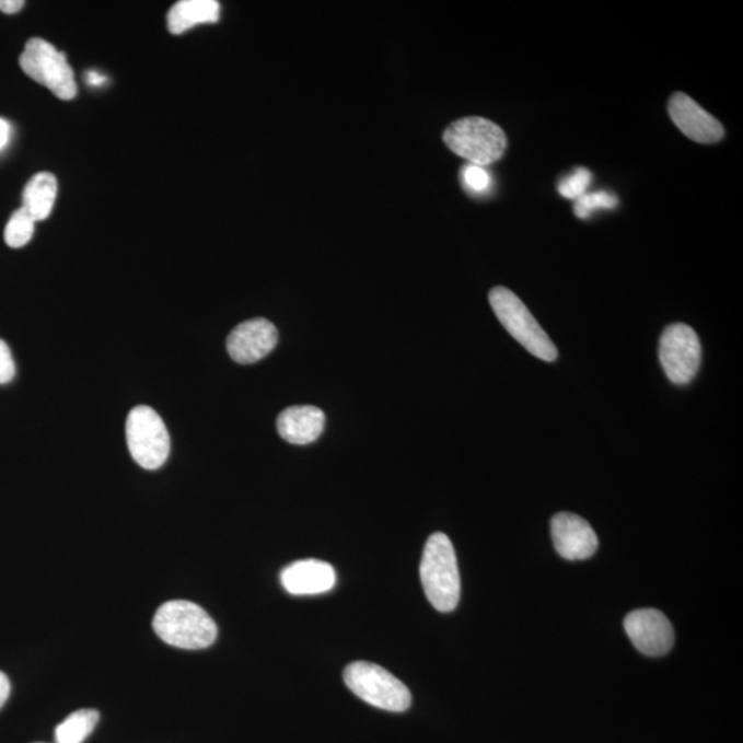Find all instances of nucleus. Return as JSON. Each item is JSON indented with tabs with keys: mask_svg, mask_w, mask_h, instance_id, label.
Here are the masks:
<instances>
[{
	"mask_svg": "<svg viewBox=\"0 0 743 743\" xmlns=\"http://www.w3.org/2000/svg\"><path fill=\"white\" fill-rule=\"evenodd\" d=\"M420 579L427 599L441 613H451L460 601V573L451 539L434 533L427 539L420 564Z\"/></svg>",
	"mask_w": 743,
	"mask_h": 743,
	"instance_id": "obj_1",
	"label": "nucleus"
},
{
	"mask_svg": "<svg viewBox=\"0 0 743 743\" xmlns=\"http://www.w3.org/2000/svg\"><path fill=\"white\" fill-rule=\"evenodd\" d=\"M618 205L616 196L611 191L599 190L593 194H585L574 202V213L577 218L587 219L599 210H613Z\"/></svg>",
	"mask_w": 743,
	"mask_h": 743,
	"instance_id": "obj_19",
	"label": "nucleus"
},
{
	"mask_svg": "<svg viewBox=\"0 0 743 743\" xmlns=\"http://www.w3.org/2000/svg\"><path fill=\"white\" fill-rule=\"evenodd\" d=\"M128 451L133 462L146 469H158L167 462L170 434L158 411L149 406H137L126 421Z\"/></svg>",
	"mask_w": 743,
	"mask_h": 743,
	"instance_id": "obj_7",
	"label": "nucleus"
},
{
	"mask_svg": "<svg viewBox=\"0 0 743 743\" xmlns=\"http://www.w3.org/2000/svg\"><path fill=\"white\" fill-rule=\"evenodd\" d=\"M98 721L100 713L97 710H77L57 727L56 741L57 743H82L94 731Z\"/></svg>",
	"mask_w": 743,
	"mask_h": 743,
	"instance_id": "obj_17",
	"label": "nucleus"
},
{
	"mask_svg": "<svg viewBox=\"0 0 743 743\" xmlns=\"http://www.w3.org/2000/svg\"><path fill=\"white\" fill-rule=\"evenodd\" d=\"M660 361L672 383L683 386L693 381L701 365V344L686 324H672L660 340Z\"/></svg>",
	"mask_w": 743,
	"mask_h": 743,
	"instance_id": "obj_8",
	"label": "nucleus"
},
{
	"mask_svg": "<svg viewBox=\"0 0 743 743\" xmlns=\"http://www.w3.org/2000/svg\"><path fill=\"white\" fill-rule=\"evenodd\" d=\"M85 79H88V83L91 85H101L106 82L104 74H101L97 71H90L88 74H85Z\"/></svg>",
	"mask_w": 743,
	"mask_h": 743,
	"instance_id": "obj_26",
	"label": "nucleus"
},
{
	"mask_svg": "<svg viewBox=\"0 0 743 743\" xmlns=\"http://www.w3.org/2000/svg\"><path fill=\"white\" fill-rule=\"evenodd\" d=\"M281 584L291 595H321L335 587L336 571L324 560H298L281 571Z\"/></svg>",
	"mask_w": 743,
	"mask_h": 743,
	"instance_id": "obj_13",
	"label": "nucleus"
},
{
	"mask_svg": "<svg viewBox=\"0 0 743 743\" xmlns=\"http://www.w3.org/2000/svg\"><path fill=\"white\" fill-rule=\"evenodd\" d=\"M624 627L636 649L645 655H665L675 643V632L670 619L655 608H640L629 613L625 617Z\"/></svg>",
	"mask_w": 743,
	"mask_h": 743,
	"instance_id": "obj_9",
	"label": "nucleus"
},
{
	"mask_svg": "<svg viewBox=\"0 0 743 743\" xmlns=\"http://www.w3.org/2000/svg\"><path fill=\"white\" fill-rule=\"evenodd\" d=\"M667 112L673 123L684 136L698 143L719 142L724 137V128L721 123L707 111L703 109L687 94L676 93L672 95Z\"/></svg>",
	"mask_w": 743,
	"mask_h": 743,
	"instance_id": "obj_12",
	"label": "nucleus"
},
{
	"mask_svg": "<svg viewBox=\"0 0 743 743\" xmlns=\"http://www.w3.org/2000/svg\"><path fill=\"white\" fill-rule=\"evenodd\" d=\"M489 302L502 327L531 355L547 362L558 358L554 341L514 292L504 287H496L489 293Z\"/></svg>",
	"mask_w": 743,
	"mask_h": 743,
	"instance_id": "obj_4",
	"label": "nucleus"
},
{
	"mask_svg": "<svg viewBox=\"0 0 743 743\" xmlns=\"http://www.w3.org/2000/svg\"><path fill=\"white\" fill-rule=\"evenodd\" d=\"M9 133H10L9 123L4 119H0V151H2L4 147H7V143L9 141Z\"/></svg>",
	"mask_w": 743,
	"mask_h": 743,
	"instance_id": "obj_25",
	"label": "nucleus"
},
{
	"mask_svg": "<svg viewBox=\"0 0 743 743\" xmlns=\"http://www.w3.org/2000/svg\"><path fill=\"white\" fill-rule=\"evenodd\" d=\"M58 182L50 173H39L30 179L23 194V210L35 222L50 217L57 199Z\"/></svg>",
	"mask_w": 743,
	"mask_h": 743,
	"instance_id": "obj_16",
	"label": "nucleus"
},
{
	"mask_svg": "<svg viewBox=\"0 0 743 743\" xmlns=\"http://www.w3.org/2000/svg\"><path fill=\"white\" fill-rule=\"evenodd\" d=\"M325 429V415L312 405L291 406L277 419V431L292 445H310L318 440Z\"/></svg>",
	"mask_w": 743,
	"mask_h": 743,
	"instance_id": "obj_14",
	"label": "nucleus"
},
{
	"mask_svg": "<svg viewBox=\"0 0 743 743\" xmlns=\"http://www.w3.org/2000/svg\"><path fill=\"white\" fill-rule=\"evenodd\" d=\"M464 186L474 194H485L491 186L489 171L479 165L468 164L462 171Z\"/></svg>",
	"mask_w": 743,
	"mask_h": 743,
	"instance_id": "obj_21",
	"label": "nucleus"
},
{
	"mask_svg": "<svg viewBox=\"0 0 743 743\" xmlns=\"http://www.w3.org/2000/svg\"><path fill=\"white\" fill-rule=\"evenodd\" d=\"M278 341L275 324L266 318L245 321L232 330L228 338V352L233 361L254 363L269 356Z\"/></svg>",
	"mask_w": 743,
	"mask_h": 743,
	"instance_id": "obj_10",
	"label": "nucleus"
},
{
	"mask_svg": "<svg viewBox=\"0 0 743 743\" xmlns=\"http://www.w3.org/2000/svg\"><path fill=\"white\" fill-rule=\"evenodd\" d=\"M35 221L23 208L13 212L4 229V242L10 248H21L31 242L35 232Z\"/></svg>",
	"mask_w": 743,
	"mask_h": 743,
	"instance_id": "obj_18",
	"label": "nucleus"
},
{
	"mask_svg": "<svg viewBox=\"0 0 743 743\" xmlns=\"http://www.w3.org/2000/svg\"><path fill=\"white\" fill-rule=\"evenodd\" d=\"M20 67L26 77L45 85L56 97L63 101L77 97L78 85L66 53L57 50L51 43L32 37L20 56Z\"/></svg>",
	"mask_w": 743,
	"mask_h": 743,
	"instance_id": "obj_6",
	"label": "nucleus"
},
{
	"mask_svg": "<svg viewBox=\"0 0 743 743\" xmlns=\"http://www.w3.org/2000/svg\"><path fill=\"white\" fill-rule=\"evenodd\" d=\"M24 7V0H0V12L4 14L19 13Z\"/></svg>",
	"mask_w": 743,
	"mask_h": 743,
	"instance_id": "obj_23",
	"label": "nucleus"
},
{
	"mask_svg": "<svg viewBox=\"0 0 743 743\" xmlns=\"http://www.w3.org/2000/svg\"><path fill=\"white\" fill-rule=\"evenodd\" d=\"M221 4L217 0H181L170 9L169 31L181 35L200 24L218 23Z\"/></svg>",
	"mask_w": 743,
	"mask_h": 743,
	"instance_id": "obj_15",
	"label": "nucleus"
},
{
	"mask_svg": "<svg viewBox=\"0 0 743 743\" xmlns=\"http://www.w3.org/2000/svg\"><path fill=\"white\" fill-rule=\"evenodd\" d=\"M592 174L590 170L577 169L573 173L565 176L559 182L558 191L565 199L577 200L587 194L588 186L591 185Z\"/></svg>",
	"mask_w": 743,
	"mask_h": 743,
	"instance_id": "obj_20",
	"label": "nucleus"
},
{
	"mask_svg": "<svg viewBox=\"0 0 743 743\" xmlns=\"http://www.w3.org/2000/svg\"><path fill=\"white\" fill-rule=\"evenodd\" d=\"M550 533L556 550L565 559L584 560L596 553V533L584 518L559 512L550 522Z\"/></svg>",
	"mask_w": 743,
	"mask_h": 743,
	"instance_id": "obj_11",
	"label": "nucleus"
},
{
	"mask_svg": "<svg viewBox=\"0 0 743 743\" xmlns=\"http://www.w3.org/2000/svg\"><path fill=\"white\" fill-rule=\"evenodd\" d=\"M443 141L457 156L485 169L504 156L507 149L506 132L496 123L478 116L452 123L443 132Z\"/></svg>",
	"mask_w": 743,
	"mask_h": 743,
	"instance_id": "obj_3",
	"label": "nucleus"
},
{
	"mask_svg": "<svg viewBox=\"0 0 743 743\" xmlns=\"http://www.w3.org/2000/svg\"><path fill=\"white\" fill-rule=\"evenodd\" d=\"M153 629L165 643L185 650L207 649L218 636L217 624L205 608L188 601H171L160 606Z\"/></svg>",
	"mask_w": 743,
	"mask_h": 743,
	"instance_id": "obj_2",
	"label": "nucleus"
},
{
	"mask_svg": "<svg viewBox=\"0 0 743 743\" xmlns=\"http://www.w3.org/2000/svg\"><path fill=\"white\" fill-rule=\"evenodd\" d=\"M15 376V363L7 341L0 339V384H8Z\"/></svg>",
	"mask_w": 743,
	"mask_h": 743,
	"instance_id": "obj_22",
	"label": "nucleus"
},
{
	"mask_svg": "<svg viewBox=\"0 0 743 743\" xmlns=\"http://www.w3.org/2000/svg\"><path fill=\"white\" fill-rule=\"evenodd\" d=\"M10 682L9 677L0 671V708L3 707L4 703L8 701L10 695Z\"/></svg>",
	"mask_w": 743,
	"mask_h": 743,
	"instance_id": "obj_24",
	"label": "nucleus"
},
{
	"mask_svg": "<svg viewBox=\"0 0 743 743\" xmlns=\"http://www.w3.org/2000/svg\"><path fill=\"white\" fill-rule=\"evenodd\" d=\"M346 686L372 707L400 713L408 710L411 695L408 687L384 667L371 662H352L345 671Z\"/></svg>",
	"mask_w": 743,
	"mask_h": 743,
	"instance_id": "obj_5",
	"label": "nucleus"
}]
</instances>
